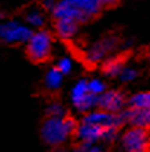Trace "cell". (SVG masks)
<instances>
[{"mask_svg":"<svg viewBox=\"0 0 150 152\" xmlns=\"http://www.w3.org/2000/svg\"><path fill=\"white\" fill-rule=\"evenodd\" d=\"M65 1L69 3V4H72L74 7H77L78 10H81L87 19L98 15L100 10H101V7H103L98 0H65Z\"/></svg>","mask_w":150,"mask_h":152,"instance_id":"12","label":"cell"},{"mask_svg":"<svg viewBox=\"0 0 150 152\" xmlns=\"http://www.w3.org/2000/svg\"><path fill=\"white\" fill-rule=\"evenodd\" d=\"M72 102L75 107L81 112L90 110L92 106H97V96L90 93L88 81L81 80L75 84V87L72 88Z\"/></svg>","mask_w":150,"mask_h":152,"instance_id":"7","label":"cell"},{"mask_svg":"<svg viewBox=\"0 0 150 152\" xmlns=\"http://www.w3.org/2000/svg\"><path fill=\"white\" fill-rule=\"evenodd\" d=\"M88 90H90V93L94 94V96H101V94L105 91V86H104V83L101 80H97V78H94L91 81H88Z\"/></svg>","mask_w":150,"mask_h":152,"instance_id":"18","label":"cell"},{"mask_svg":"<svg viewBox=\"0 0 150 152\" xmlns=\"http://www.w3.org/2000/svg\"><path fill=\"white\" fill-rule=\"evenodd\" d=\"M25 19H26L28 25L32 26V28H41V26H43V23H45L43 15L39 12V10H30V12H28Z\"/></svg>","mask_w":150,"mask_h":152,"instance_id":"17","label":"cell"},{"mask_svg":"<svg viewBox=\"0 0 150 152\" xmlns=\"http://www.w3.org/2000/svg\"><path fill=\"white\" fill-rule=\"evenodd\" d=\"M115 130H107L103 129L100 126H95V125H90V123H81L78 125L77 129V138L82 142V145H85L87 148H90L92 142L98 139H113L115 136Z\"/></svg>","mask_w":150,"mask_h":152,"instance_id":"4","label":"cell"},{"mask_svg":"<svg viewBox=\"0 0 150 152\" xmlns=\"http://www.w3.org/2000/svg\"><path fill=\"white\" fill-rule=\"evenodd\" d=\"M52 15H54V18H55L57 20L69 19V20H75V22H78V23L88 20L81 10H78L77 7H74L72 4L67 3L65 0L57 1V6H55V9L52 10Z\"/></svg>","mask_w":150,"mask_h":152,"instance_id":"9","label":"cell"},{"mask_svg":"<svg viewBox=\"0 0 150 152\" xmlns=\"http://www.w3.org/2000/svg\"><path fill=\"white\" fill-rule=\"evenodd\" d=\"M62 74L58 71V68H52V70L48 71L45 77V86L48 90H58L61 83H62Z\"/></svg>","mask_w":150,"mask_h":152,"instance_id":"16","label":"cell"},{"mask_svg":"<svg viewBox=\"0 0 150 152\" xmlns=\"http://www.w3.org/2000/svg\"><path fill=\"white\" fill-rule=\"evenodd\" d=\"M137 152H150L149 149H144V151H137Z\"/></svg>","mask_w":150,"mask_h":152,"instance_id":"26","label":"cell"},{"mask_svg":"<svg viewBox=\"0 0 150 152\" xmlns=\"http://www.w3.org/2000/svg\"><path fill=\"white\" fill-rule=\"evenodd\" d=\"M124 123H130L133 128L146 129L150 126V109H134L130 107L121 113Z\"/></svg>","mask_w":150,"mask_h":152,"instance_id":"10","label":"cell"},{"mask_svg":"<svg viewBox=\"0 0 150 152\" xmlns=\"http://www.w3.org/2000/svg\"><path fill=\"white\" fill-rule=\"evenodd\" d=\"M101 3V6H113L117 0H98Z\"/></svg>","mask_w":150,"mask_h":152,"instance_id":"23","label":"cell"},{"mask_svg":"<svg viewBox=\"0 0 150 152\" xmlns=\"http://www.w3.org/2000/svg\"><path fill=\"white\" fill-rule=\"evenodd\" d=\"M84 152H101V151H100L98 148H87Z\"/></svg>","mask_w":150,"mask_h":152,"instance_id":"24","label":"cell"},{"mask_svg":"<svg viewBox=\"0 0 150 152\" xmlns=\"http://www.w3.org/2000/svg\"><path fill=\"white\" fill-rule=\"evenodd\" d=\"M55 29L62 39H71L78 31V22L69 19H61L55 22Z\"/></svg>","mask_w":150,"mask_h":152,"instance_id":"13","label":"cell"},{"mask_svg":"<svg viewBox=\"0 0 150 152\" xmlns=\"http://www.w3.org/2000/svg\"><path fill=\"white\" fill-rule=\"evenodd\" d=\"M1 28H3V25L0 23V36H1Z\"/></svg>","mask_w":150,"mask_h":152,"instance_id":"25","label":"cell"},{"mask_svg":"<svg viewBox=\"0 0 150 152\" xmlns=\"http://www.w3.org/2000/svg\"><path fill=\"white\" fill-rule=\"evenodd\" d=\"M136 77H137V71L130 68V67H124V70L121 71V74H120V78H121L123 81H131V80H134Z\"/></svg>","mask_w":150,"mask_h":152,"instance_id":"21","label":"cell"},{"mask_svg":"<svg viewBox=\"0 0 150 152\" xmlns=\"http://www.w3.org/2000/svg\"><path fill=\"white\" fill-rule=\"evenodd\" d=\"M57 68L62 75H65V74H68L69 71L72 70V62H71V59L69 58H61L59 61H58Z\"/></svg>","mask_w":150,"mask_h":152,"instance_id":"20","label":"cell"},{"mask_svg":"<svg viewBox=\"0 0 150 152\" xmlns=\"http://www.w3.org/2000/svg\"><path fill=\"white\" fill-rule=\"evenodd\" d=\"M78 125L75 119L69 116L65 117H48L41 129L42 139L45 140L48 145L57 146L64 143L69 136L77 133Z\"/></svg>","mask_w":150,"mask_h":152,"instance_id":"1","label":"cell"},{"mask_svg":"<svg viewBox=\"0 0 150 152\" xmlns=\"http://www.w3.org/2000/svg\"><path fill=\"white\" fill-rule=\"evenodd\" d=\"M149 59H150V51H149Z\"/></svg>","mask_w":150,"mask_h":152,"instance_id":"27","label":"cell"},{"mask_svg":"<svg viewBox=\"0 0 150 152\" xmlns=\"http://www.w3.org/2000/svg\"><path fill=\"white\" fill-rule=\"evenodd\" d=\"M52 52V35L48 31L33 32L32 38L26 44V54L30 61L42 62L49 58Z\"/></svg>","mask_w":150,"mask_h":152,"instance_id":"2","label":"cell"},{"mask_svg":"<svg viewBox=\"0 0 150 152\" xmlns=\"http://www.w3.org/2000/svg\"><path fill=\"white\" fill-rule=\"evenodd\" d=\"M124 67L126 65H124L123 58H113V59H108L104 64L103 70L108 77H115V75H120L121 74V71L124 70Z\"/></svg>","mask_w":150,"mask_h":152,"instance_id":"14","label":"cell"},{"mask_svg":"<svg viewBox=\"0 0 150 152\" xmlns=\"http://www.w3.org/2000/svg\"><path fill=\"white\" fill-rule=\"evenodd\" d=\"M84 123H90V125H95L107 130H118V128L124 123V119L121 115H115V113H108V112H91L82 120Z\"/></svg>","mask_w":150,"mask_h":152,"instance_id":"5","label":"cell"},{"mask_svg":"<svg viewBox=\"0 0 150 152\" xmlns=\"http://www.w3.org/2000/svg\"><path fill=\"white\" fill-rule=\"evenodd\" d=\"M48 115L49 117H65V109L59 103H51L48 106Z\"/></svg>","mask_w":150,"mask_h":152,"instance_id":"19","label":"cell"},{"mask_svg":"<svg viewBox=\"0 0 150 152\" xmlns=\"http://www.w3.org/2000/svg\"><path fill=\"white\" fill-rule=\"evenodd\" d=\"M32 35L33 31L30 29V26L23 25L17 20H9L1 28L0 39H3L6 44H23V42L28 44Z\"/></svg>","mask_w":150,"mask_h":152,"instance_id":"3","label":"cell"},{"mask_svg":"<svg viewBox=\"0 0 150 152\" xmlns=\"http://www.w3.org/2000/svg\"><path fill=\"white\" fill-rule=\"evenodd\" d=\"M115 41L113 38H105V39H101L98 42H95L88 51H87V61L88 62H98L107 55L108 51H111L114 48Z\"/></svg>","mask_w":150,"mask_h":152,"instance_id":"11","label":"cell"},{"mask_svg":"<svg viewBox=\"0 0 150 152\" xmlns=\"http://www.w3.org/2000/svg\"><path fill=\"white\" fill-rule=\"evenodd\" d=\"M128 106L134 109H150V91L137 93L128 99Z\"/></svg>","mask_w":150,"mask_h":152,"instance_id":"15","label":"cell"},{"mask_svg":"<svg viewBox=\"0 0 150 152\" xmlns=\"http://www.w3.org/2000/svg\"><path fill=\"white\" fill-rule=\"evenodd\" d=\"M126 104V97L124 94L115 90H108L104 91L101 96L97 97V106L108 113H117L120 110H123V107Z\"/></svg>","mask_w":150,"mask_h":152,"instance_id":"8","label":"cell"},{"mask_svg":"<svg viewBox=\"0 0 150 152\" xmlns=\"http://www.w3.org/2000/svg\"><path fill=\"white\" fill-rule=\"evenodd\" d=\"M43 6H45L48 10H54L55 6H57V1H55V0H45V1H43Z\"/></svg>","mask_w":150,"mask_h":152,"instance_id":"22","label":"cell"},{"mask_svg":"<svg viewBox=\"0 0 150 152\" xmlns=\"http://www.w3.org/2000/svg\"><path fill=\"white\" fill-rule=\"evenodd\" d=\"M149 135L147 130L141 128H131L123 135V146L128 152H137L147 149Z\"/></svg>","mask_w":150,"mask_h":152,"instance_id":"6","label":"cell"}]
</instances>
